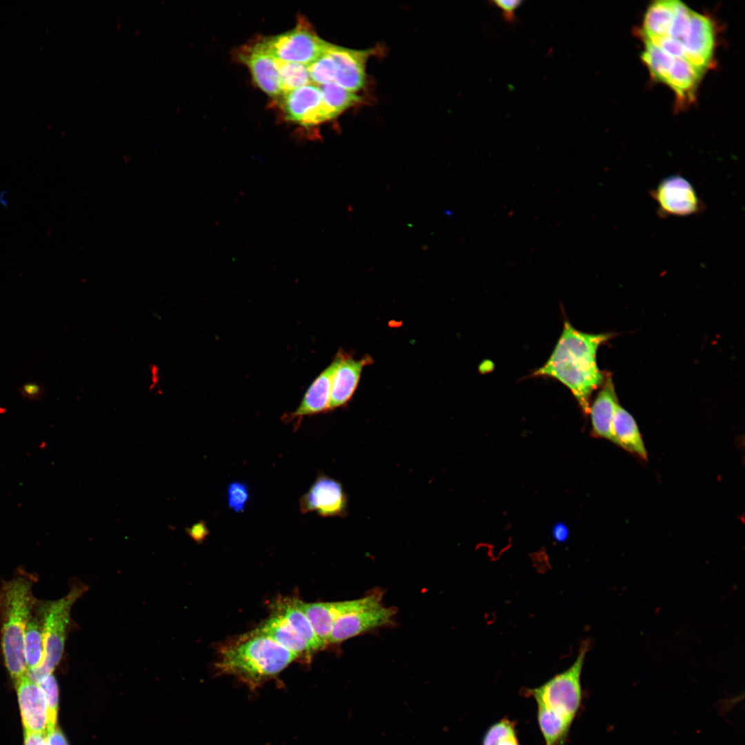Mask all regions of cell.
Wrapping results in <instances>:
<instances>
[{
	"label": "cell",
	"instance_id": "8d00e7d4",
	"mask_svg": "<svg viewBox=\"0 0 745 745\" xmlns=\"http://www.w3.org/2000/svg\"><path fill=\"white\" fill-rule=\"evenodd\" d=\"M24 745H48L46 734L24 731Z\"/></svg>",
	"mask_w": 745,
	"mask_h": 745
},
{
	"label": "cell",
	"instance_id": "1f68e13d",
	"mask_svg": "<svg viewBox=\"0 0 745 745\" xmlns=\"http://www.w3.org/2000/svg\"><path fill=\"white\" fill-rule=\"evenodd\" d=\"M691 10L682 1H675L674 15L669 37L682 43L688 30Z\"/></svg>",
	"mask_w": 745,
	"mask_h": 745
},
{
	"label": "cell",
	"instance_id": "8fae6325",
	"mask_svg": "<svg viewBox=\"0 0 745 745\" xmlns=\"http://www.w3.org/2000/svg\"><path fill=\"white\" fill-rule=\"evenodd\" d=\"M327 52L333 61V83L355 93L363 88L366 82V64L372 50L350 49L330 43Z\"/></svg>",
	"mask_w": 745,
	"mask_h": 745
},
{
	"label": "cell",
	"instance_id": "52a82bcc",
	"mask_svg": "<svg viewBox=\"0 0 745 745\" xmlns=\"http://www.w3.org/2000/svg\"><path fill=\"white\" fill-rule=\"evenodd\" d=\"M382 597L381 590H377L364 597L348 601L304 603L297 599V604L306 615L317 637L325 646L328 644L333 624L339 617L379 605Z\"/></svg>",
	"mask_w": 745,
	"mask_h": 745
},
{
	"label": "cell",
	"instance_id": "ba28073f",
	"mask_svg": "<svg viewBox=\"0 0 745 745\" xmlns=\"http://www.w3.org/2000/svg\"><path fill=\"white\" fill-rule=\"evenodd\" d=\"M662 215L685 217L699 212L703 204L695 188L682 176L662 179L651 192Z\"/></svg>",
	"mask_w": 745,
	"mask_h": 745
},
{
	"label": "cell",
	"instance_id": "d6986e66",
	"mask_svg": "<svg viewBox=\"0 0 745 745\" xmlns=\"http://www.w3.org/2000/svg\"><path fill=\"white\" fill-rule=\"evenodd\" d=\"M255 631L272 639L298 657L312 653L306 640L283 615L276 611Z\"/></svg>",
	"mask_w": 745,
	"mask_h": 745
},
{
	"label": "cell",
	"instance_id": "277c9868",
	"mask_svg": "<svg viewBox=\"0 0 745 745\" xmlns=\"http://www.w3.org/2000/svg\"><path fill=\"white\" fill-rule=\"evenodd\" d=\"M590 642H582L573 664L542 685L525 689V695L537 704V719L571 728L582 702L581 675Z\"/></svg>",
	"mask_w": 745,
	"mask_h": 745
},
{
	"label": "cell",
	"instance_id": "44dd1931",
	"mask_svg": "<svg viewBox=\"0 0 745 745\" xmlns=\"http://www.w3.org/2000/svg\"><path fill=\"white\" fill-rule=\"evenodd\" d=\"M276 612L283 615L294 629L306 640L312 652L324 646L317 637L304 613L298 607L297 599H286L277 603Z\"/></svg>",
	"mask_w": 745,
	"mask_h": 745
},
{
	"label": "cell",
	"instance_id": "4316f807",
	"mask_svg": "<svg viewBox=\"0 0 745 745\" xmlns=\"http://www.w3.org/2000/svg\"><path fill=\"white\" fill-rule=\"evenodd\" d=\"M280 78L281 95L312 83L308 66L276 59Z\"/></svg>",
	"mask_w": 745,
	"mask_h": 745
},
{
	"label": "cell",
	"instance_id": "4dcf8cb0",
	"mask_svg": "<svg viewBox=\"0 0 745 745\" xmlns=\"http://www.w3.org/2000/svg\"><path fill=\"white\" fill-rule=\"evenodd\" d=\"M227 504L232 511L243 513L250 499L248 486L244 481L230 482L226 489Z\"/></svg>",
	"mask_w": 745,
	"mask_h": 745
},
{
	"label": "cell",
	"instance_id": "8992f818",
	"mask_svg": "<svg viewBox=\"0 0 745 745\" xmlns=\"http://www.w3.org/2000/svg\"><path fill=\"white\" fill-rule=\"evenodd\" d=\"M262 41L275 59L305 66L319 58L330 44L318 37L304 21H299L290 31Z\"/></svg>",
	"mask_w": 745,
	"mask_h": 745
},
{
	"label": "cell",
	"instance_id": "83f0119b",
	"mask_svg": "<svg viewBox=\"0 0 745 745\" xmlns=\"http://www.w3.org/2000/svg\"><path fill=\"white\" fill-rule=\"evenodd\" d=\"M41 688L46 704L47 728L46 733L53 731L57 726L59 708V688L55 677L52 674L41 675L34 679Z\"/></svg>",
	"mask_w": 745,
	"mask_h": 745
},
{
	"label": "cell",
	"instance_id": "2e32d148",
	"mask_svg": "<svg viewBox=\"0 0 745 745\" xmlns=\"http://www.w3.org/2000/svg\"><path fill=\"white\" fill-rule=\"evenodd\" d=\"M371 359H355L346 354L337 368L332 381L329 410L346 405L352 398L359 381L362 369Z\"/></svg>",
	"mask_w": 745,
	"mask_h": 745
},
{
	"label": "cell",
	"instance_id": "7402d4cb",
	"mask_svg": "<svg viewBox=\"0 0 745 745\" xmlns=\"http://www.w3.org/2000/svg\"><path fill=\"white\" fill-rule=\"evenodd\" d=\"M25 660L28 673L40 669L44 662V641L40 616H30L23 641Z\"/></svg>",
	"mask_w": 745,
	"mask_h": 745
},
{
	"label": "cell",
	"instance_id": "e575fe53",
	"mask_svg": "<svg viewBox=\"0 0 745 745\" xmlns=\"http://www.w3.org/2000/svg\"><path fill=\"white\" fill-rule=\"evenodd\" d=\"M188 534L196 541H201L208 534V530L203 522H199L188 530Z\"/></svg>",
	"mask_w": 745,
	"mask_h": 745
},
{
	"label": "cell",
	"instance_id": "d4e9b609",
	"mask_svg": "<svg viewBox=\"0 0 745 745\" xmlns=\"http://www.w3.org/2000/svg\"><path fill=\"white\" fill-rule=\"evenodd\" d=\"M322 95V107L327 121L358 103L361 98L335 83L319 86Z\"/></svg>",
	"mask_w": 745,
	"mask_h": 745
},
{
	"label": "cell",
	"instance_id": "603a6c76",
	"mask_svg": "<svg viewBox=\"0 0 745 745\" xmlns=\"http://www.w3.org/2000/svg\"><path fill=\"white\" fill-rule=\"evenodd\" d=\"M702 73L682 58H675L666 84L671 88L680 101H687L693 97Z\"/></svg>",
	"mask_w": 745,
	"mask_h": 745
},
{
	"label": "cell",
	"instance_id": "d590c367",
	"mask_svg": "<svg viewBox=\"0 0 745 745\" xmlns=\"http://www.w3.org/2000/svg\"><path fill=\"white\" fill-rule=\"evenodd\" d=\"M46 735L48 745H68L63 733L58 726Z\"/></svg>",
	"mask_w": 745,
	"mask_h": 745
},
{
	"label": "cell",
	"instance_id": "7c38bea8",
	"mask_svg": "<svg viewBox=\"0 0 745 745\" xmlns=\"http://www.w3.org/2000/svg\"><path fill=\"white\" fill-rule=\"evenodd\" d=\"M344 354L340 352L336 355L332 363L310 384L297 409L283 416L284 421L290 422L297 420V429L304 417L330 410L329 403L332 377L343 359Z\"/></svg>",
	"mask_w": 745,
	"mask_h": 745
},
{
	"label": "cell",
	"instance_id": "ffe728a7",
	"mask_svg": "<svg viewBox=\"0 0 745 745\" xmlns=\"http://www.w3.org/2000/svg\"><path fill=\"white\" fill-rule=\"evenodd\" d=\"M613 435L614 444L642 459H647V451L635 419L619 404L613 418Z\"/></svg>",
	"mask_w": 745,
	"mask_h": 745
},
{
	"label": "cell",
	"instance_id": "484cf974",
	"mask_svg": "<svg viewBox=\"0 0 745 745\" xmlns=\"http://www.w3.org/2000/svg\"><path fill=\"white\" fill-rule=\"evenodd\" d=\"M642 58L652 76L657 81L666 83L675 58L648 41H645V50Z\"/></svg>",
	"mask_w": 745,
	"mask_h": 745
},
{
	"label": "cell",
	"instance_id": "d6a6232c",
	"mask_svg": "<svg viewBox=\"0 0 745 745\" xmlns=\"http://www.w3.org/2000/svg\"><path fill=\"white\" fill-rule=\"evenodd\" d=\"M490 3L502 11L503 18L508 23H513L516 20L515 10L522 3L520 0H493Z\"/></svg>",
	"mask_w": 745,
	"mask_h": 745
},
{
	"label": "cell",
	"instance_id": "f546056e",
	"mask_svg": "<svg viewBox=\"0 0 745 745\" xmlns=\"http://www.w3.org/2000/svg\"><path fill=\"white\" fill-rule=\"evenodd\" d=\"M308 70L312 82L315 85L321 86L334 82L333 61L327 50L319 58L308 66Z\"/></svg>",
	"mask_w": 745,
	"mask_h": 745
},
{
	"label": "cell",
	"instance_id": "3957f363",
	"mask_svg": "<svg viewBox=\"0 0 745 745\" xmlns=\"http://www.w3.org/2000/svg\"><path fill=\"white\" fill-rule=\"evenodd\" d=\"M32 581L20 576L6 582L1 589V648L6 668L15 683L28 673L23 641L25 630L35 603Z\"/></svg>",
	"mask_w": 745,
	"mask_h": 745
},
{
	"label": "cell",
	"instance_id": "cb8c5ba5",
	"mask_svg": "<svg viewBox=\"0 0 745 745\" xmlns=\"http://www.w3.org/2000/svg\"><path fill=\"white\" fill-rule=\"evenodd\" d=\"M675 1H656L648 8L644 19L642 34L669 37Z\"/></svg>",
	"mask_w": 745,
	"mask_h": 745
},
{
	"label": "cell",
	"instance_id": "7a4b0ae2",
	"mask_svg": "<svg viewBox=\"0 0 745 745\" xmlns=\"http://www.w3.org/2000/svg\"><path fill=\"white\" fill-rule=\"evenodd\" d=\"M299 657L272 639L252 632L224 648L217 664L221 673L232 675L255 689L275 677Z\"/></svg>",
	"mask_w": 745,
	"mask_h": 745
},
{
	"label": "cell",
	"instance_id": "9a60e30c",
	"mask_svg": "<svg viewBox=\"0 0 745 745\" xmlns=\"http://www.w3.org/2000/svg\"><path fill=\"white\" fill-rule=\"evenodd\" d=\"M240 58L248 67L259 88L272 97L281 95L276 59L269 52L263 41L243 50Z\"/></svg>",
	"mask_w": 745,
	"mask_h": 745
},
{
	"label": "cell",
	"instance_id": "ac0fdd59",
	"mask_svg": "<svg viewBox=\"0 0 745 745\" xmlns=\"http://www.w3.org/2000/svg\"><path fill=\"white\" fill-rule=\"evenodd\" d=\"M682 43L686 50L684 59L690 56L699 57L710 63L714 48V34L711 20L691 10L688 30Z\"/></svg>",
	"mask_w": 745,
	"mask_h": 745
},
{
	"label": "cell",
	"instance_id": "74e56055",
	"mask_svg": "<svg viewBox=\"0 0 745 745\" xmlns=\"http://www.w3.org/2000/svg\"><path fill=\"white\" fill-rule=\"evenodd\" d=\"M553 537L558 542H563L566 540L568 535V530L567 527L562 524H558L553 528Z\"/></svg>",
	"mask_w": 745,
	"mask_h": 745
},
{
	"label": "cell",
	"instance_id": "e0dca14e",
	"mask_svg": "<svg viewBox=\"0 0 745 745\" xmlns=\"http://www.w3.org/2000/svg\"><path fill=\"white\" fill-rule=\"evenodd\" d=\"M590 406L589 414L592 433L597 437L604 438L615 443L613 435V421L618 400L612 379L608 377Z\"/></svg>",
	"mask_w": 745,
	"mask_h": 745
},
{
	"label": "cell",
	"instance_id": "30bf717a",
	"mask_svg": "<svg viewBox=\"0 0 745 745\" xmlns=\"http://www.w3.org/2000/svg\"><path fill=\"white\" fill-rule=\"evenodd\" d=\"M393 607L381 604L339 617L334 623L328 644L344 642L372 629L390 624L396 614Z\"/></svg>",
	"mask_w": 745,
	"mask_h": 745
},
{
	"label": "cell",
	"instance_id": "836d02e7",
	"mask_svg": "<svg viewBox=\"0 0 745 745\" xmlns=\"http://www.w3.org/2000/svg\"><path fill=\"white\" fill-rule=\"evenodd\" d=\"M161 371L155 364L150 366V384L149 389L151 392L160 393L161 390Z\"/></svg>",
	"mask_w": 745,
	"mask_h": 745
},
{
	"label": "cell",
	"instance_id": "5b68a950",
	"mask_svg": "<svg viewBox=\"0 0 745 745\" xmlns=\"http://www.w3.org/2000/svg\"><path fill=\"white\" fill-rule=\"evenodd\" d=\"M88 590V587L77 583L72 585L64 597L44 602L39 608L44 641V662L42 667L28 675L33 679L52 674L59 663L64 650L68 629L71 621L70 610L74 602Z\"/></svg>",
	"mask_w": 745,
	"mask_h": 745
},
{
	"label": "cell",
	"instance_id": "5bb4252c",
	"mask_svg": "<svg viewBox=\"0 0 745 745\" xmlns=\"http://www.w3.org/2000/svg\"><path fill=\"white\" fill-rule=\"evenodd\" d=\"M14 684L24 731L46 734L47 710L41 688L28 673Z\"/></svg>",
	"mask_w": 745,
	"mask_h": 745
},
{
	"label": "cell",
	"instance_id": "9c48e42d",
	"mask_svg": "<svg viewBox=\"0 0 745 745\" xmlns=\"http://www.w3.org/2000/svg\"><path fill=\"white\" fill-rule=\"evenodd\" d=\"M302 514L312 511L321 517H344L348 513V498L340 481L319 474L299 500Z\"/></svg>",
	"mask_w": 745,
	"mask_h": 745
},
{
	"label": "cell",
	"instance_id": "4fadbf2b",
	"mask_svg": "<svg viewBox=\"0 0 745 745\" xmlns=\"http://www.w3.org/2000/svg\"><path fill=\"white\" fill-rule=\"evenodd\" d=\"M283 110L287 120L303 126L326 121L319 86L310 83L284 95Z\"/></svg>",
	"mask_w": 745,
	"mask_h": 745
},
{
	"label": "cell",
	"instance_id": "6da1fadb",
	"mask_svg": "<svg viewBox=\"0 0 745 745\" xmlns=\"http://www.w3.org/2000/svg\"><path fill=\"white\" fill-rule=\"evenodd\" d=\"M609 337L606 333L582 332L564 321L550 356L533 376L549 377L560 381L570 390L583 412L589 414L590 397L604 380L597 364V351Z\"/></svg>",
	"mask_w": 745,
	"mask_h": 745
},
{
	"label": "cell",
	"instance_id": "f1b7e54d",
	"mask_svg": "<svg viewBox=\"0 0 745 745\" xmlns=\"http://www.w3.org/2000/svg\"><path fill=\"white\" fill-rule=\"evenodd\" d=\"M482 745H519L515 724L506 717L494 723L486 730Z\"/></svg>",
	"mask_w": 745,
	"mask_h": 745
}]
</instances>
